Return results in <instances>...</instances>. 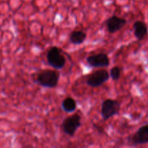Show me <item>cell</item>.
Masks as SVG:
<instances>
[{
    "mask_svg": "<svg viewBox=\"0 0 148 148\" xmlns=\"http://www.w3.org/2000/svg\"><path fill=\"white\" fill-rule=\"evenodd\" d=\"M59 77L60 73L59 72L51 69H46L38 74L36 82L44 88H53L57 86Z\"/></svg>",
    "mask_w": 148,
    "mask_h": 148,
    "instance_id": "1",
    "label": "cell"
},
{
    "mask_svg": "<svg viewBox=\"0 0 148 148\" xmlns=\"http://www.w3.org/2000/svg\"><path fill=\"white\" fill-rule=\"evenodd\" d=\"M46 59L48 64L55 69H62L66 64V59L62 55L60 49L56 46H53L49 49L46 55Z\"/></svg>",
    "mask_w": 148,
    "mask_h": 148,
    "instance_id": "2",
    "label": "cell"
},
{
    "mask_svg": "<svg viewBox=\"0 0 148 148\" xmlns=\"http://www.w3.org/2000/svg\"><path fill=\"white\" fill-rule=\"evenodd\" d=\"M121 103L116 100L106 99L102 103L101 106V116L103 119L107 121L114 116L119 113Z\"/></svg>",
    "mask_w": 148,
    "mask_h": 148,
    "instance_id": "3",
    "label": "cell"
},
{
    "mask_svg": "<svg viewBox=\"0 0 148 148\" xmlns=\"http://www.w3.org/2000/svg\"><path fill=\"white\" fill-rule=\"evenodd\" d=\"M81 126H82L81 117L78 114H73V115L66 117L62 123L64 132L70 137L75 135L77 130Z\"/></svg>",
    "mask_w": 148,
    "mask_h": 148,
    "instance_id": "4",
    "label": "cell"
},
{
    "mask_svg": "<svg viewBox=\"0 0 148 148\" xmlns=\"http://www.w3.org/2000/svg\"><path fill=\"white\" fill-rule=\"evenodd\" d=\"M110 75L106 69H100L91 74L88 77L86 84L88 86L97 88L106 82L109 79Z\"/></svg>",
    "mask_w": 148,
    "mask_h": 148,
    "instance_id": "5",
    "label": "cell"
},
{
    "mask_svg": "<svg viewBox=\"0 0 148 148\" xmlns=\"http://www.w3.org/2000/svg\"><path fill=\"white\" fill-rule=\"evenodd\" d=\"M129 143L132 145H145L148 143V124L140 127L129 138Z\"/></svg>",
    "mask_w": 148,
    "mask_h": 148,
    "instance_id": "6",
    "label": "cell"
},
{
    "mask_svg": "<svg viewBox=\"0 0 148 148\" xmlns=\"http://www.w3.org/2000/svg\"><path fill=\"white\" fill-rule=\"evenodd\" d=\"M87 63L92 67H106L109 66L110 60L108 55L104 53L91 55L86 59Z\"/></svg>",
    "mask_w": 148,
    "mask_h": 148,
    "instance_id": "7",
    "label": "cell"
},
{
    "mask_svg": "<svg viewBox=\"0 0 148 148\" xmlns=\"http://www.w3.org/2000/svg\"><path fill=\"white\" fill-rule=\"evenodd\" d=\"M127 23V21L126 19L119 17L116 15L112 16L106 21V26L108 33H114L119 31L126 25Z\"/></svg>",
    "mask_w": 148,
    "mask_h": 148,
    "instance_id": "8",
    "label": "cell"
},
{
    "mask_svg": "<svg viewBox=\"0 0 148 148\" xmlns=\"http://www.w3.org/2000/svg\"><path fill=\"white\" fill-rule=\"evenodd\" d=\"M134 35L136 38L139 40H142L147 36L148 33L147 26L144 22L136 21L133 25Z\"/></svg>",
    "mask_w": 148,
    "mask_h": 148,
    "instance_id": "9",
    "label": "cell"
},
{
    "mask_svg": "<svg viewBox=\"0 0 148 148\" xmlns=\"http://www.w3.org/2000/svg\"><path fill=\"white\" fill-rule=\"evenodd\" d=\"M87 35L81 30H75L72 32L69 37V41L72 44L79 45L83 43V42L86 40Z\"/></svg>",
    "mask_w": 148,
    "mask_h": 148,
    "instance_id": "10",
    "label": "cell"
},
{
    "mask_svg": "<svg viewBox=\"0 0 148 148\" xmlns=\"http://www.w3.org/2000/svg\"><path fill=\"white\" fill-rule=\"evenodd\" d=\"M62 106L64 111H66V112H74L77 108V102L72 98L68 97L62 101Z\"/></svg>",
    "mask_w": 148,
    "mask_h": 148,
    "instance_id": "11",
    "label": "cell"
},
{
    "mask_svg": "<svg viewBox=\"0 0 148 148\" xmlns=\"http://www.w3.org/2000/svg\"><path fill=\"white\" fill-rule=\"evenodd\" d=\"M110 76L113 80H118L121 77V68L119 66H114L110 70Z\"/></svg>",
    "mask_w": 148,
    "mask_h": 148,
    "instance_id": "12",
    "label": "cell"
}]
</instances>
